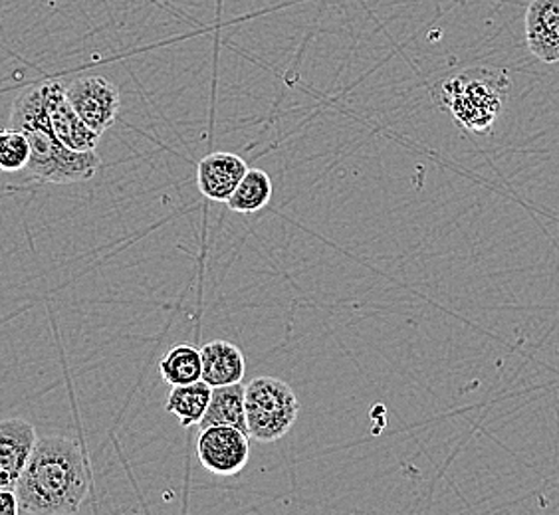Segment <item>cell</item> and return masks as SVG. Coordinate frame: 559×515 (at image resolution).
Here are the masks:
<instances>
[{
	"instance_id": "6da1fadb",
	"label": "cell",
	"mask_w": 559,
	"mask_h": 515,
	"mask_svg": "<svg viewBox=\"0 0 559 515\" xmlns=\"http://www.w3.org/2000/svg\"><path fill=\"white\" fill-rule=\"evenodd\" d=\"M14 492L21 514H78L90 492V468L82 446L66 436L38 439Z\"/></svg>"
},
{
	"instance_id": "7a4b0ae2",
	"label": "cell",
	"mask_w": 559,
	"mask_h": 515,
	"mask_svg": "<svg viewBox=\"0 0 559 515\" xmlns=\"http://www.w3.org/2000/svg\"><path fill=\"white\" fill-rule=\"evenodd\" d=\"M11 128L26 135L31 145L26 171L40 183H84L102 167L96 151L70 149L56 137L44 111L40 84L28 86L16 96L11 109Z\"/></svg>"
},
{
	"instance_id": "3957f363",
	"label": "cell",
	"mask_w": 559,
	"mask_h": 515,
	"mask_svg": "<svg viewBox=\"0 0 559 515\" xmlns=\"http://www.w3.org/2000/svg\"><path fill=\"white\" fill-rule=\"evenodd\" d=\"M510 77L500 68H466L442 77L432 87V99L451 113L454 123L468 133H488L504 108Z\"/></svg>"
},
{
	"instance_id": "277c9868",
	"label": "cell",
	"mask_w": 559,
	"mask_h": 515,
	"mask_svg": "<svg viewBox=\"0 0 559 515\" xmlns=\"http://www.w3.org/2000/svg\"><path fill=\"white\" fill-rule=\"evenodd\" d=\"M248 436L270 444L284 439L300 415L292 386L276 376H257L245 391Z\"/></svg>"
},
{
	"instance_id": "5b68a950",
	"label": "cell",
	"mask_w": 559,
	"mask_h": 515,
	"mask_svg": "<svg viewBox=\"0 0 559 515\" xmlns=\"http://www.w3.org/2000/svg\"><path fill=\"white\" fill-rule=\"evenodd\" d=\"M64 89L75 113L84 119L87 128L94 129L97 135H104L118 119L121 94L119 87L109 82L108 77L82 75L72 80Z\"/></svg>"
},
{
	"instance_id": "8992f818",
	"label": "cell",
	"mask_w": 559,
	"mask_h": 515,
	"mask_svg": "<svg viewBox=\"0 0 559 515\" xmlns=\"http://www.w3.org/2000/svg\"><path fill=\"white\" fill-rule=\"evenodd\" d=\"M197 458L206 472L235 476L250 460V436L233 427H209L197 439Z\"/></svg>"
},
{
	"instance_id": "52a82bcc",
	"label": "cell",
	"mask_w": 559,
	"mask_h": 515,
	"mask_svg": "<svg viewBox=\"0 0 559 515\" xmlns=\"http://www.w3.org/2000/svg\"><path fill=\"white\" fill-rule=\"evenodd\" d=\"M44 111L56 137L66 147L74 151H96L99 137L94 129L87 128L84 119L75 113L72 104L66 97V89L60 82H43Z\"/></svg>"
},
{
	"instance_id": "ba28073f",
	"label": "cell",
	"mask_w": 559,
	"mask_h": 515,
	"mask_svg": "<svg viewBox=\"0 0 559 515\" xmlns=\"http://www.w3.org/2000/svg\"><path fill=\"white\" fill-rule=\"evenodd\" d=\"M247 171L248 165L242 157L228 151H216L197 165V187L209 201L226 203Z\"/></svg>"
},
{
	"instance_id": "9c48e42d",
	"label": "cell",
	"mask_w": 559,
	"mask_h": 515,
	"mask_svg": "<svg viewBox=\"0 0 559 515\" xmlns=\"http://www.w3.org/2000/svg\"><path fill=\"white\" fill-rule=\"evenodd\" d=\"M526 44L544 64L559 62V0H532L526 9Z\"/></svg>"
},
{
	"instance_id": "30bf717a",
	"label": "cell",
	"mask_w": 559,
	"mask_h": 515,
	"mask_svg": "<svg viewBox=\"0 0 559 515\" xmlns=\"http://www.w3.org/2000/svg\"><path fill=\"white\" fill-rule=\"evenodd\" d=\"M203 381L211 386L235 385L242 383L247 373V359L237 345L215 339L203 345Z\"/></svg>"
},
{
	"instance_id": "8fae6325",
	"label": "cell",
	"mask_w": 559,
	"mask_h": 515,
	"mask_svg": "<svg viewBox=\"0 0 559 515\" xmlns=\"http://www.w3.org/2000/svg\"><path fill=\"white\" fill-rule=\"evenodd\" d=\"M36 441V429L28 420H0V468L11 474L14 480H19L33 454Z\"/></svg>"
},
{
	"instance_id": "7c38bea8",
	"label": "cell",
	"mask_w": 559,
	"mask_h": 515,
	"mask_svg": "<svg viewBox=\"0 0 559 515\" xmlns=\"http://www.w3.org/2000/svg\"><path fill=\"white\" fill-rule=\"evenodd\" d=\"M245 391H247V386L242 383L213 386L205 417L199 422L201 430L209 429V427H233V429L242 430L248 434Z\"/></svg>"
},
{
	"instance_id": "4fadbf2b",
	"label": "cell",
	"mask_w": 559,
	"mask_h": 515,
	"mask_svg": "<svg viewBox=\"0 0 559 515\" xmlns=\"http://www.w3.org/2000/svg\"><path fill=\"white\" fill-rule=\"evenodd\" d=\"M213 386L206 385L205 381H197L191 385L173 386L165 410L175 415L181 427H193L199 424L205 417L206 407L211 403Z\"/></svg>"
},
{
	"instance_id": "5bb4252c",
	"label": "cell",
	"mask_w": 559,
	"mask_h": 515,
	"mask_svg": "<svg viewBox=\"0 0 559 515\" xmlns=\"http://www.w3.org/2000/svg\"><path fill=\"white\" fill-rule=\"evenodd\" d=\"M272 201V179L262 169H248L226 206L238 215H254Z\"/></svg>"
},
{
	"instance_id": "9a60e30c",
	"label": "cell",
	"mask_w": 559,
	"mask_h": 515,
	"mask_svg": "<svg viewBox=\"0 0 559 515\" xmlns=\"http://www.w3.org/2000/svg\"><path fill=\"white\" fill-rule=\"evenodd\" d=\"M162 379L169 386L191 385L203 379L201 349L193 345H177L163 355L159 363Z\"/></svg>"
},
{
	"instance_id": "2e32d148",
	"label": "cell",
	"mask_w": 559,
	"mask_h": 515,
	"mask_svg": "<svg viewBox=\"0 0 559 515\" xmlns=\"http://www.w3.org/2000/svg\"><path fill=\"white\" fill-rule=\"evenodd\" d=\"M31 159V145L19 129H0V171L19 172Z\"/></svg>"
},
{
	"instance_id": "e0dca14e",
	"label": "cell",
	"mask_w": 559,
	"mask_h": 515,
	"mask_svg": "<svg viewBox=\"0 0 559 515\" xmlns=\"http://www.w3.org/2000/svg\"><path fill=\"white\" fill-rule=\"evenodd\" d=\"M21 514L19 498L12 488H0V515Z\"/></svg>"
},
{
	"instance_id": "ac0fdd59",
	"label": "cell",
	"mask_w": 559,
	"mask_h": 515,
	"mask_svg": "<svg viewBox=\"0 0 559 515\" xmlns=\"http://www.w3.org/2000/svg\"><path fill=\"white\" fill-rule=\"evenodd\" d=\"M14 486H16V480L7 470L0 468V488H12L14 490Z\"/></svg>"
}]
</instances>
